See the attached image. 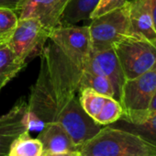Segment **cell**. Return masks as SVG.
I'll return each instance as SVG.
<instances>
[{
	"mask_svg": "<svg viewBox=\"0 0 156 156\" xmlns=\"http://www.w3.org/2000/svg\"><path fill=\"white\" fill-rule=\"evenodd\" d=\"M41 57L38 79L30 89L27 128L41 131L46 123L57 122L61 113L80 91L82 70L75 66L51 41Z\"/></svg>",
	"mask_w": 156,
	"mask_h": 156,
	"instance_id": "obj_1",
	"label": "cell"
},
{
	"mask_svg": "<svg viewBox=\"0 0 156 156\" xmlns=\"http://www.w3.org/2000/svg\"><path fill=\"white\" fill-rule=\"evenodd\" d=\"M19 22L18 14L12 9L0 8V40L7 43Z\"/></svg>",
	"mask_w": 156,
	"mask_h": 156,
	"instance_id": "obj_21",
	"label": "cell"
},
{
	"mask_svg": "<svg viewBox=\"0 0 156 156\" xmlns=\"http://www.w3.org/2000/svg\"><path fill=\"white\" fill-rule=\"evenodd\" d=\"M90 20L88 26L91 52L111 49L116 43L132 34L128 1L123 7Z\"/></svg>",
	"mask_w": 156,
	"mask_h": 156,
	"instance_id": "obj_5",
	"label": "cell"
},
{
	"mask_svg": "<svg viewBox=\"0 0 156 156\" xmlns=\"http://www.w3.org/2000/svg\"><path fill=\"white\" fill-rule=\"evenodd\" d=\"M78 97H79V102L83 109L93 119H95L99 114L108 98L88 87L81 89Z\"/></svg>",
	"mask_w": 156,
	"mask_h": 156,
	"instance_id": "obj_19",
	"label": "cell"
},
{
	"mask_svg": "<svg viewBox=\"0 0 156 156\" xmlns=\"http://www.w3.org/2000/svg\"><path fill=\"white\" fill-rule=\"evenodd\" d=\"M151 1V17L153 20V24L156 30V0H150Z\"/></svg>",
	"mask_w": 156,
	"mask_h": 156,
	"instance_id": "obj_25",
	"label": "cell"
},
{
	"mask_svg": "<svg viewBox=\"0 0 156 156\" xmlns=\"http://www.w3.org/2000/svg\"><path fill=\"white\" fill-rule=\"evenodd\" d=\"M99 0H70L61 18V25H75L90 20V15Z\"/></svg>",
	"mask_w": 156,
	"mask_h": 156,
	"instance_id": "obj_15",
	"label": "cell"
},
{
	"mask_svg": "<svg viewBox=\"0 0 156 156\" xmlns=\"http://www.w3.org/2000/svg\"><path fill=\"white\" fill-rule=\"evenodd\" d=\"M57 122L67 131L79 150L102 129L101 125L97 123L83 109L79 97L71 100L61 113Z\"/></svg>",
	"mask_w": 156,
	"mask_h": 156,
	"instance_id": "obj_8",
	"label": "cell"
},
{
	"mask_svg": "<svg viewBox=\"0 0 156 156\" xmlns=\"http://www.w3.org/2000/svg\"><path fill=\"white\" fill-rule=\"evenodd\" d=\"M154 156H156V155H154Z\"/></svg>",
	"mask_w": 156,
	"mask_h": 156,
	"instance_id": "obj_28",
	"label": "cell"
},
{
	"mask_svg": "<svg viewBox=\"0 0 156 156\" xmlns=\"http://www.w3.org/2000/svg\"><path fill=\"white\" fill-rule=\"evenodd\" d=\"M70 0H26L18 16L19 20L37 19L49 30L61 25V18Z\"/></svg>",
	"mask_w": 156,
	"mask_h": 156,
	"instance_id": "obj_10",
	"label": "cell"
},
{
	"mask_svg": "<svg viewBox=\"0 0 156 156\" xmlns=\"http://www.w3.org/2000/svg\"><path fill=\"white\" fill-rule=\"evenodd\" d=\"M128 9L132 33L144 37L156 46V30L151 17L150 0L128 1Z\"/></svg>",
	"mask_w": 156,
	"mask_h": 156,
	"instance_id": "obj_12",
	"label": "cell"
},
{
	"mask_svg": "<svg viewBox=\"0 0 156 156\" xmlns=\"http://www.w3.org/2000/svg\"><path fill=\"white\" fill-rule=\"evenodd\" d=\"M156 92V65L150 71L126 80L120 93L119 103L123 109L120 119L140 123L150 115L149 106Z\"/></svg>",
	"mask_w": 156,
	"mask_h": 156,
	"instance_id": "obj_3",
	"label": "cell"
},
{
	"mask_svg": "<svg viewBox=\"0 0 156 156\" xmlns=\"http://www.w3.org/2000/svg\"><path fill=\"white\" fill-rule=\"evenodd\" d=\"M27 65L8 43L0 44V91Z\"/></svg>",
	"mask_w": 156,
	"mask_h": 156,
	"instance_id": "obj_14",
	"label": "cell"
},
{
	"mask_svg": "<svg viewBox=\"0 0 156 156\" xmlns=\"http://www.w3.org/2000/svg\"><path fill=\"white\" fill-rule=\"evenodd\" d=\"M27 112L28 103L20 99L8 113L0 117V156H8L13 140L28 131Z\"/></svg>",
	"mask_w": 156,
	"mask_h": 156,
	"instance_id": "obj_11",
	"label": "cell"
},
{
	"mask_svg": "<svg viewBox=\"0 0 156 156\" xmlns=\"http://www.w3.org/2000/svg\"><path fill=\"white\" fill-rule=\"evenodd\" d=\"M37 138L42 144L43 152L79 151V148L58 122L46 123Z\"/></svg>",
	"mask_w": 156,
	"mask_h": 156,
	"instance_id": "obj_13",
	"label": "cell"
},
{
	"mask_svg": "<svg viewBox=\"0 0 156 156\" xmlns=\"http://www.w3.org/2000/svg\"><path fill=\"white\" fill-rule=\"evenodd\" d=\"M122 115L123 109L120 103L117 99L108 97L101 111L94 120L101 126H108L119 120Z\"/></svg>",
	"mask_w": 156,
	"mask_h": 156,
	"instance_id": "obj_20",
	"label": "cell"
},
{
	"mask_svg": "<svg viewBox=\"0 0 156 156\" xmlns=\"http://www.w3.org/2000/svg\"><path fill=\"white\" fill-rule=\"evenodd\" d=\"M8 156H43L42 144L38 138H31L29 131H25L13 140Z\"/></svg>",
	"mask_w": 156,
	"mask_h": 156,
	"instance_id": "obj_17",
	"label": "cell"
},
{
	"mask_svg": "<svg viewBox=\"0 0 156 156\" xmlns=\"http://www.w3.org/2000/svg\"><path fill=\"white\" fill-rule=\"evenodd\" d=\"M126 80L150 71L156 65V46L142 36L130 34L113 47Z\"/></svg>",
	"mask_w": 156,
	"mask_h": 156,
	"instance_id": "obj_4",
	"label": "cell"
},
{
	"mask_svg": "<svg viewBox=\"0 0 156 156\" xmlns=\"http://www.w3.org/2000/svg\"><path fill=\"white\" fill-rule=\"evenodd\" d=\"M127 3V0H99L95 9L90 15V20L100 17L106 13L123 7Z\"/></svg>",
	"mask_w": 156,
	"mask_h": 156,
	"instance_id": "obj_22",
	"label": "cell"
},
{
	"mask_svg": "<svg viewBox=\"0 0 156 156\" xmlns=\"http://www.w3.org/2000/svg\"><path fill=\"white\" fill-rule=\"evenodd\" d=\"M25 1L26 0H0V8L12 9L17 14H19Z\"/></svg>",
	"mask_w": 156,
	"mask_h": 156,
	"instance_id": "obj_23",
	"label": "cell"
},
{
	"mask_svg": "<svg viewBox=\"0 0 156 156\" xmlns=\"http://www.w3.org/2000/svg\"><path fill=\"white\" fill-rule=\"evenodd\" d=\"M51 31L37 19L19 20L18 25L7 43L20 60L27 62L28 59L41 54Z\"/></svg>",
	"mask_w": 156,
	"mask_h": 156,
	"instance_id": "obj_7",
	"label": "cell"
},
{
	"mask_svg": "<svg viewBox=\"0 0 156 156\" xmlns=\"http://www.w3.org/2000/svg\"><path fill=\"white\" fill-rule=\"evenodd\" d=\"M1 43H3V42L1 41V40H0V44H1Z\"/></svg>",
	"mask_w": 156,
	"mask_h": 156,
	"instance_id": "obj_27",
	"label": "cell"
},
{
	"mask_svg": "<svg viewBox=\"0 0 156 156\" xmlns=\"http://www.w3.org/2000/svg\"><path fill=\"white\" fill-rule=\"evenodd\" d=\"M43 156H81L79 151L66 152H43Z\"/></svg>",
	"mask_w": 156,
	"mask_h": 156,
	"instance_id": "obj_24",
	"label": "cell"
},
{
	"mask_svg": "<svg viewBox=\"0 0 156 156\" xmlns=\"http://www.w3.org/2000/svg\"><path fill=\"white\" fill-rule=\"evenodd\" d=\"M82 70L102 75L108 79L114 87L116 99L119 101L121 89L126 79L113 48L98 52H91L89 59Z\"/></svg>",
	"mask_w": 156,
	"mask_h": 156,
	"instance_id": "obj_9",
	"label": "cell"
},
{
	"mask_svg": "<svg viewBox=\"0 0 156 156\" xmlns=\"http://www.w3.org/2000/svg\"><path fill=\"white\" fill-rule=\"evenodd\" d=\"M110 126L129 131L156 148V112L150 113L146 119L140 123H129L119 119Z\"/></svg>",
	"mask_w": 156,
	"mask_h": 156,
	"instance_id": "obj_16",
	"label": "cell"
},
{
	"mask_svg": "<svg viewBox=\"0 0 156 156\" xmlns=\"http://www.w3.org/2000/svg\"><path fill=\"white\" fill-rule=\"evenodd\" d=\"M86 87L91 88L101 95L116 99L114 87L108 79L102 75L82 70L80 77V90Z\"/></svg>",
	"mask_w": 156,
	"mask_h": 156,
	"instance_id": "obj_18",
	"label": "cell"
},
{
	"mask_svg": "<svg viewBox=\"0 0 156 156\" xmlns=\"http://www.w3.org/2000/svg\"><path fill=\"white\" fill-rule=\"evenodd\" d=\"M49 40L81 70L91 55L88 25H60L51 30Z\"/></svg>",
	"mask_w": 156,
	"mask_h": 156,
	"instance_id": "obj_6",
	"label": "cell"
},
{
	"mask_svg": "<svg viewBox=\"0 0 156 156\" xmlns=\"http://www.w3.org/2000/svg\"><path fill=\"white\" fill-rule=\"evenodd\" d=\"M149 113H153V112H156V92L154 94V96L152 97V99L150 103V106H149Z\"/></svg>",
	"mask_w": 156,
	"mask_h": 156,
	"instance_id": "obj_26",
	"label": "cell"
},
{
	"mask_svg": "<svg viewBox=\"0 0 156 156\" xmlns=\"http://www.w3.org/2000/svg\"><path fill=\"white\" fill-rule=\"evenodd\" d=\"M81 156H154L156 148L139 136L108 125L81 146Z\"/></svg>",
	"mask_w": 156,
	"mask_h": 156,
	"instance_id": "obj_2",
	"label": "cell"
}]
</instances>
